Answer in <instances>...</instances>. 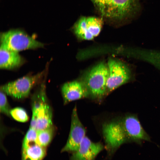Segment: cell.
<instances>
[{"label": "cell", "mask_w": 160, "mask_h": 160, "mask_svg": "<svg viewBox=\"0 0 160 160\" xmlns=\"http://www.w3.org/2000/svg\"><path fill=\"white\" fill-rule=\"evenodd\" d=\"M38 131L30 127L24 138L22 148H26L30 145L36 143Z\"/></svg>", "instance_id": "obj_17"}, {"label": "cell", "mask_w": 160, "mask_h": 160, "mask_svg": "<svg viewBox=\"0 0 160 160\" xmlns=\"http://www.w3.org/2000/svg\"><path fill=\"white\" fill-rule=\"evenodd\" d=\"M102 16L117 21L131 19L140 8V0H90Z\"/></svg>", "instance_id": "obj_1"}, {"label": "cell", "mask_w": 160, "mask_h": 160, "mask_svg": "<svg viewBox=\"0 0 160 160\" xmlns=\"http://www.w3.org/2000/svg\"><path fill=\"white\" fill-rule=\"evenodd\" d=\"M11 109L9 107L6 94L1 91L0 93V111L2 113L10 116Z\"/></svg>", "instance_id": "obj_19"}, {"label": "cell", "mask_w": 160, "mask_h": 160, "mask_svg": "<svg viewBox=\"0 0 160 160\" xmlns=\"http://www.w3.org/2000/svg\"><path fill=\"white\" fill-rule=\"evenodd\" d=\"M10 115L15 120L25 122L28 119V116L26 111L20 107H16L11 110Z\"/></svg>", "instance_id": "obj_18"}, {"label": "cell", "mask_w": 160, "mask_h": 160, "mask_svg": "<svg viewBox=\"0 0 160 160\" xmlns=\"http://www.w3.org/2000/svg\"><path fill=\"white\" fill-rule=\"evenodd\" d=\"M86 24L89 32L94 37L100 33L103 24L102 19L94 17H86Z\"/></svg>", "instance_id": "obj_16"}, {"label": "cell", "mask_w": 160, "mask_h": 160, "mask_svg": "<svg viewBox=\"0 0 160 160\" xmlns=\"http://www.w3.org/2000/svg\"><path fill=\"white\" fill-rule=\"evenodd\" d=\"M45 85H41V96L39 101H36L32 106L31 120L36 123V129L37 131L42 130L52 126V110L45 97Z\"/></svg>", "instance_id": "obj_6"}, {"label": "cell", "mask_w": 160, "mask_h": 160, "mask_svg": "<svg viewBox=\"0 0 160 160\" xmlns=\"http://www.w3.org/2000/svg\"><path fill=\"white\" fill-rule=\"evenodd\" d=\"M46 154L45 147L36 143L22 148V160H42Z\"/></svg>", "instance_id": "obj_13"}, {"label": "cell", "mask_w": 160, "mask_h": 160, "mask_svg": "<svg viewBox=\"0 0 160 160\" xmlns=\"http://www.w3.org/2000/svg\"><path fill=\"white\" fill-rule=\"evenodd\" d=\"M61 90L65 104L89 96L88 90L83 82L77 81L65 83L62 87Z\"/></svg>", "instance_id": "obj_11"}, {"label": "cell", "mask_w": 160, "mask_h": 160, "mask_svg": "<svg viewBox=\"0 0 160 160\" xmlns=\"http://www.w3.org/2000/svg\"><path fill=\"white\" fill-rule=\"evenodd\" d=\"M102 129L107 156L111 158L119 148L128 140L121 120L104 123Z\"/></svg>", "instance_id": "obj_4"}, {"label": "cell", "mask_w": 160, "mask_h": 160, "mask_svg": "<svg viewBox=\"0 0 160 160\" xmlns=\"http://www.w3.org/2000/svg\"><path fill=\"white\" fill-rule=\"evenodd\" d=\"M23 60L18 52L9 49L1 44L0 68L11 69L17 68L23 62Z\"/></svg>", "instance_id": "obj_12"}, {"label": "cell", "mask_w": 160, "mask_h": 160, "mask_svg": "<svg viewBox=\"0 0 160 160\" xmlns=\"http://www.w3.org/2000/svg\"><path fill=\"white\" fill-rule=\"evenodd\" d=\"M104 149L102 143L93 142L85 136L78 149L72 153L69 160H95Z\"/></svg>", "instance_id": "obj_9"}, {"label": "cell", "mask_w": 160, "mask_h": 160, "mask_svg": "<svg viewBox=\"0 0 160 160\" xmlns=\"http://www.w3.org/2000/svg\"><path fill=\"white\" fill-rule=\"evenodd\" d=\"M54 133L53 126L45 129L38 131L36 143L46 147L51 142Z\"/></svg>", "instance_id": "obj_15"}, {"label": "cell", "mask_w": 160, "mask_h": 160, "mask_svg": "<svg viewBox=\"0 0 160 160\" xmlns=\"http://www.w3.org/2000/svg\"><path fill=\"white\" fill-rule=\"evenodd\" d=\"M86 130L79 118L76 107L75 106L71 114L69 136L66 144L61 151L72 153L75 151L86 136Z\"/></svg>", "instance_id": "obj_8"}, {"label": "cell", "mask_w": 160, "mask_h": 160, "mask_svg": "<svg viewBox=\"0 0 160 160\" xmlns=\"http://www.w3.org/2000/svg\"><path fill=\"white\" fill-rule=\"evenodd\" d=\"M121 121L128 141L140 143L142 141L150 140L149 136L143 129L136 116L128 115Z\"/></svg>", "instance_id": "obj_10"}, {"label": "cell", "mask_w": 160, "mask_h": 160, "mask_svg": "<svg viewBox=\"0 0 160 160\" xmlns=\"http://www.w3.org/2000/svg\"><path fill=\"white\" fill-rule=\"evenodd\" d=\"M0 40L1 45L17 52L44 46L43 43L19 30H12L1 33Z\"/></svg>", "instance_id": "obj_3"}, {"label": "cell", "mask_w": 160, "mask_h": 160, "mask_svg": "<svg viewBox=\"0 0 160 160\" xmlns=\"http://www.w3.org/2000/svg\"><path fill=\"white\" fill-rule=\"evenodd\" d=\"M108 65L109 73L106 83V95L127 82L131 77L129 69L123 63L109 59Z\"/></svg>", "instance_id": "obj_7"}, {"label": "cell", "mask_w": 160, "mask_h": 160, "mask_svg": "<svg viewBox=\"0 0 160 160\" xmlns=\"http://www.w3.org/2000/svg\"><path fill=\"white\" fill-rule=\"evenodd\" d=\"M86 18V17H81L75 23L73 27V30L78 38L85 40H91L94 37L87 30Z\"/></svg>", "instance_id": "obj_14"}, {"label": "cell", "mask_w": 160, "mask_h": 160, "mask_svg": "<svg viewBox=\"0 0 160 160\" xmlns=\"http://www.w3.org/2000/svg\"><path fill=\"white\" fill-rule=\"evenodd\" d=\"M108 65L101 63L94 67L86 76L83 82L92 98L100 99L106 95L109 76Z\"/></svg>", "instance_id": "obj_2"}, {"label": "cell", "mask_w": 160, "mask_h": 160, "mask_svg": "<svg viewBox=\"0 0 160 160\" xmlns=\"http://www.w3.org/2000/svg\"><path fill=\"white\" fill-rule=\"evenodd\" d=\"M43 71L31 76L23 77L10 82L1 87V91L6 94L17 99H22L28 97L33 87L42 77Z\"/></svg>", "instance_id": "obj_5"}]
</instances>
